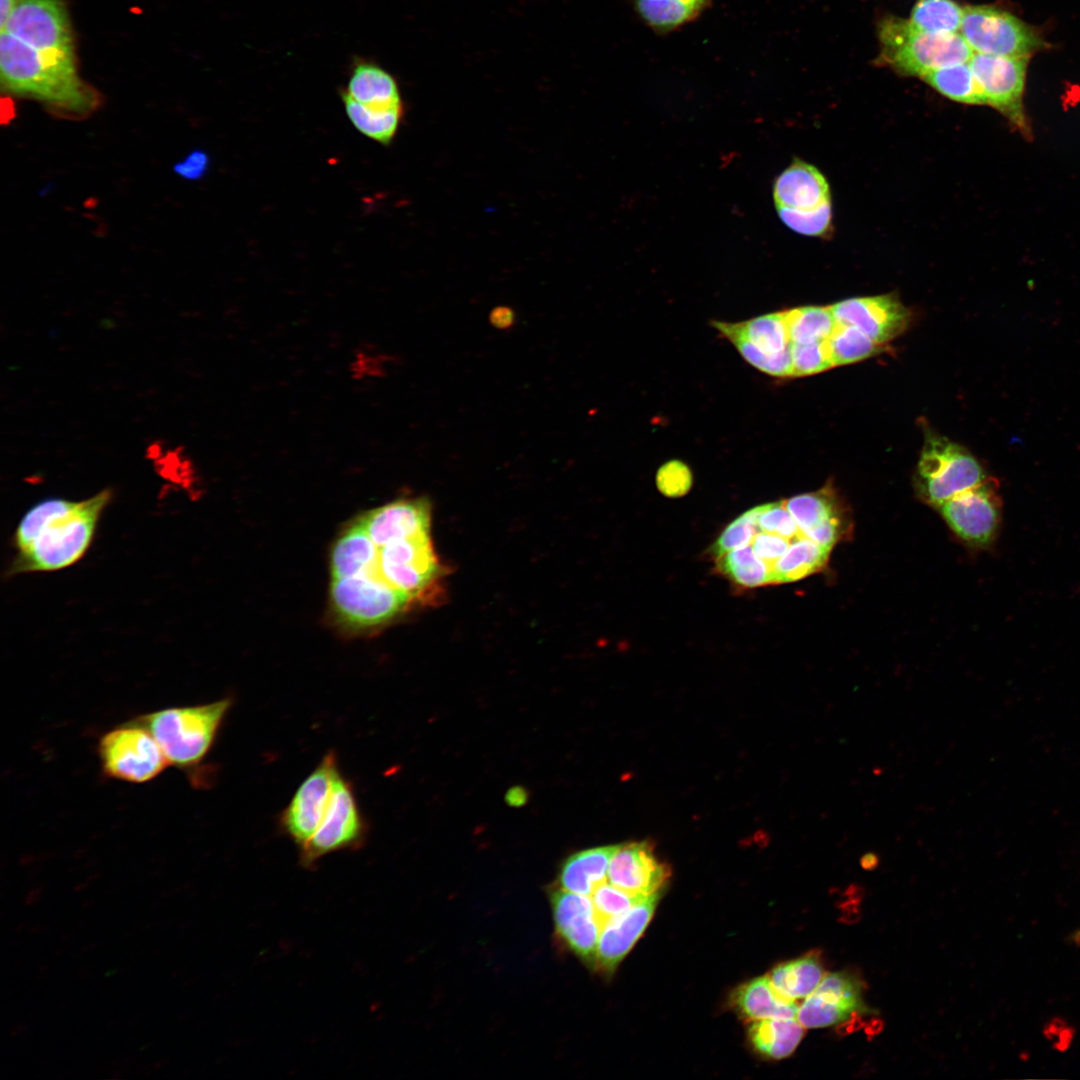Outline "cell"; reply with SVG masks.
<instances>
[{
	"instance_id": "be15d7a7",
	"label": "cell",
	"mask_w": 1080,
	"mask_h": 1080,
	"mask_svg": "<svg viewBox=\"0 0 1080 1080\" xmlns=\"http://www.w3.org/2000/svg\"><path fill=\"white\" fill-rule=\"evenodd\" d=\"M64 951H65V949H61V950H58L57 952H55V955H60V954H62V953H63Z\"/></svg>"
},
{
	"instance_id": "8d00e7d4",
	"label": "cell",
	"mask_w": 1080,
	"mask_h": 1080,
	"mask_svg": "<svg viewBox=\"0 0 1080 1080\" xmlns=\"http://www.w3.org/2000/svg\"><path fill=\"white\" fill-rule=\"evenodd\" d=\"M963 10L954 0H918L908 20L924 32L954 34L959 33Z\"/></svg>"
},
{
	"instance_id": "4fadbf2b",
	"label": "cell",
	"mask_w": 1080,
	"mask_h": 1080,
	"mask_svg": "<svg viewBox=\"0 0 1080 1080\" xmlns=\"http://www.w3.org/2000/svg\"><path fill=\"white\" fill-rule=\"evenodd\" d=\"M938 510L950 529L971 546H989L998 533L1001 502L991 480L957 494Z\"/></svg>"
},
{
	"instance_id": "7402d4cb",
	"label": "cell",
	"mask_w": 1080,
	"mask_h": 1080,
	"mask_svg": "<svg viewBox=\"0 0 1080 1080\" xmlns=\"http://www.w3.org/2000/svg\"><path fill=\"white\" fill-rule=\"evenodd\" d=\"M619 845L581 850L569 856L558 875L560 888L582 894H592L595 887L606 881L610 860Z\"/></svg>"
},
{
	"instance_id": "4dcf8cb0",
	"label": "cell",
	"mask_w": 1080,
	"mask_h": 1080,
	"mask_svg": "<svg viewBox=\"0 0 1080 1080\" xmlns=\"http://www.w3.org/2000/svg\"><path fill=\"white\" fill-rule=\"evenodd\" d=\"M831 550L800 535L792 540L786 552L773 564V584L790 583L822 570Z\"/></svg>"
},
{
	"instance_id": "6125c7cd",
	"label": "cell",
	"mask_w": 1080,
	"mask_h": 1080,
	"mask_svg": "<svg viewBox=\"0 0 1080 1080\" xmlns=\"http://www.w3.org/2000/svg\"><path fill=\"white\" fill-rule=\"evenodd\" d=\"M1074 939H1076L1077 941H1079V942H1080V930H1078V931H1077V932L1075 933V935H1074Z\"/></svg>"
},
{
	"instance_id": "2e32d148",
	"label": "cell",
	"mask_w": 1080,
	"mask_h": 1080,
	"mask_svg": "<svg viewBox=\"0 0 1080 1080\" xmlns=\"http://www.w3.org/2000/svg\"><path fill=\"white\" fill-rule=\"evenodd\" d=\"M555 933L561 944L594 968L601 926L592 899L563 888L549 892Z\"/></svg>"
},
{
	"instance_id": "9f6ffc18",
	"label": "cell",
	"mask_w": 1080,
	"mask_h": 1080,
	"mask_svg": "<svg viewBox=\"0 0 1080 1080\" xmlns=\"http://www.w3.org/2000/svg\"><path fill=\"white\" fill-rule=\"evenodd\" d=\"M95 902L96 901L94 899H90V900H87V901L83 902L81 906H82V908H89V907L93 906L95 904Z\"/></svg>"
},
{
	"instance_id": "d590c367",
	"label": "cell",
	"mask_w": 1080,
	"mask_h": 1080,
	"mask_svg": "<svg viewBox=\"0 0 1080 1080\" xmlns=\"http://www.w3.org/2000/svg\"><path fill=\"white\" fill-rule=\"evenodd\" d=\"M732 325L767 355H776L791 345L783 311L732 323Z\"/></svg>"
},
{
	"instance_id": "30bf717a",
	"label": "cell",
	"mask_w": 1080,
	"mask_h": 1080,
	"mask_svg": "<svg viewBox=\"0 0 1080 1080\" xmlns=\"http://www.w3.org/2000/svg\"><path fill=\"white\" fill-rule=\"evenodd\" d=\"M376 570L380 579L411 600H424L440 576L441 567L427 534L378 547Z\"/></svg>"
},
{
	"instance_id": "277c9868",
	"label": "cell",
	"mask_w": 1080,
	"mask_h": 1080,
	"mask_svg": "<svg viewBox=\"0 0 1080 1080\" xmlns=\"http://www.w3.org/2000/svg\"><path fill=\"white\" fill-rule=\"evenodd\" d=\"M878 35L881 59L904 75L922 77L941 67L969 62L974 54L959 33L924 32L896 16L881 20Z\"/></svg>"
},
{
	"instance_id": "4316f807",
	"label": "cell",
	"mask_w": 1080,
	"mask_h": 1080,
	"mask_svg": "<svg viewBox=\"0 0 1080 1080\" xmlns=\"http://www.w3.org/2000/svg\"><path fill=\"white\" fill-rule=\"evenodd\" d=\"M783 502L801 534L831 520L850 516L847 505L830 484Z\"/></svg>"
},
{
	"instance_id": "d4e9b609",
	"label": "cell",
	"mask_w": 1080,
	"mask_h": 1080,
	"mask_svg": "<svg viewBox=\"0 0 1080 1080\" xmlns=\"http://www.w3.org/2000/svg\"><path fill=\"white\" fill-rule=\"evenodd\" d=\"M826 975L816 951L776 966L767 976L776 992L795 1002L812 994Z\"/></svg>"
},
{
	"instance_id": "8992f818",
	"label": "cell",
	"mask_w": 1080,
	"mask_h": 1080,
	"mask_svg": "<svg viewBox=\"0 0 1080 1080\" xmlns=\"http://www.w3.org/2000/svg\"><path fill=\"white\" fill-rule=\"evenodd\" d=\"M103 775L128 783H146L170 764L152 733L136 720L101 736L97 746Z\"/></svg>"
},
{
	"instance_id": "7bdbcfd3",
	"label": "cell",
	"mask_w": 1080,
	"mask_h": 1080,
	"mask_svg": "<svg viewBox=\"0 0 1080 1080\" xmlns=\"http://www.w3.org/2000/svg\"><path fill=\"white\" fill-rule=\"evenodd\" d=\"M693 484V474L690 467L680 460H670L657 470V489L666 497L679 498L685 496Z\"/></svg>"
},
{
	"instance_id": "7dc6e473",
	"label": "cell",
	"mask_w": 1080,
	"mask_h": 1080,
	"mask_svg": "<svg viewBox=\"0 0 1080 1080\" xmlns=\"http://www.w3.org/2000/svg\"><path fill=\"white\" fill-rule=\"evenodd\" d=\"M489 321L497 329L511 328L515 323V312L508 306H497L490 312Z\"/></svg>"
},
{
	"instance_id": "9a60e30c",
	"label": "cell",
	"mask_w": 1080,
	"mask_h": 1080,
	"mask_svg": "<svg viewBox=\"0 0 1080 1080\" xmlns=\"http://www.w3.org/2000/svg\"><path fill=\"white\" fill-rule=\"evenodd\" d=\"M864 983L848 971L827 973L816 990L798 1005L797 1020L805 1028H821L866 1013Z\"/></svg>"
},
{
	"instance_id": "74e56055",
	"label": "cell",
	"mask_w": 1080,
	"mask_h": 1080,
	"mask_svg": "<svg viewBox=\"0 0 1080 1080\" xmlns=\"http://www.w3.org/2000/svg\"><path fill=\"white\" fill-rule=\"evenodd\" d=\"M834 366L864 360L879 352V344L854 326L837 324L827 339Z\"/></svg>"
},
{
	"instance_id": "5bb4252c",
	"label": "cell",
	"mask_w": 1080,
	"mask_h": 1080,
	"mask_svg": "<svg viewBox=\"0 0 1080 1080\" xmlns=\"http://www.w3.org/2000/svg\"><path fill=\"white\" fill-rule=\"evenodd\" d=\"M336 753H326L300 784L280 816L283 832L300 848L316 832L330 801L333 780L339 771Z\"/></svg>"
},
{
	"instance_id": "11a10c76",
	"label": "cell",
	"mask_w": 1080,
	"mask_h": 1080,
	"mask_svg": "<svg viewBox=\"0 0 1080 1080\" xmlns=\"http://www.w3.org/2000/svg\"><path fill=\"white\" fill-rule=\"evenodd\" d=\"M168 1062H169V1059H168V1058H163V1059H161V1060L157 1061V1062H156V1063H155V1064L153 1065V1069H160V1068H162L163 1066H165V1065H166V1064H167Z\"/></svg>"
},
{
	"instance_id": "e0dca14e",
	"label": "cell",
	"mask_w": 1080,
	"mask_h": 1080,
	"mask_svg": "<svg viewBox=\"0 0 1080 1080\" xmlns=\"http://www.w3.org/2000/svg\"><path fill=\"white\" fill-rule=\"evenodd\" d=\"M830 309L837 324L854 326L879 345L901 334L910 320L907 308L891 295L850 298Z\"/></svg>"
},
{
	"instance_id": "f907efd6",
	"label": "cell",
	"mask_w": 1080,
	"mask_h": 1080,
	"mask_svg": "<svg viewBox=\"0 0 1080 1080\" xmlns=\"http://www.w3.org/2000/svg\"><path fill=\"white\" fill-rule=\"evenodd\" d=\"M861 867L865 870H874L879 865V857L875 853H866L860 859Z\"/></svg>"
},
{
	"instance_id": "e575fe53",
	"label": "cell",
	"mask_w": 1080,
	"mask_h": 1080,
	"mask_svg": "<svg viewBox=\"0 0 1080 1080\" xmlns=\"http://www.w3.org/2000/svg\"><path fill=\"white\" fill-rule=\"evenodd\" d=\"M712 324L753 367L771 376L793 377L791 345L776 355H767L739 333L732 323L713 321Z\"/></svg>"
},
{
	"instance_id": "f35d334b",
	"label": "cell",
	"mask_w": 1080,
	"mask_h": 1080,
	"mask_svg": "<svg viewBox=\"0 0 1080 1080\" xmlns=\"http://www.w3.org/2000/svg\"><path fill=\"white\" fill-rule=\"evenodd\" d=\"M763 509V505L755 506L742 513L716 538L708 549V554L715 560L722 555L750 544L757 528V519Z\"/></svg>"
},
{
	"instance_id": "94428289",
	"label": "cell",
	"mask_w": 1080,
	"mask_h": 1080,
	"mask_svg": "<svg viewBox=\"0 0 1080 1080\" xmlns=\"http://www.w3.org/2000/svg\"><path fill=\"white\" fill-rule=\"evenodd\" d=\"M86 886H87L86 884H80V885H78V886H76V887L74 888V891H80V890H83L84 888H86Z\"/></svg>"
},
{
	"instance_id": "8fae6325",
	"label": "cell",
	"mask_w": 1080,
	"mask_h": 1080,
	"mask_svg": "<svg viewBox=\"0 0 1080 1080\" xmlns=\"http://www.w3.org/2000/svg\"><path fill=\"white\" fill-rule=\"evenodd\" d=\"M1027 57H1003L974 53L970 67L988 104L1000 111L1022 134L1030 128L1023 106Z\"/></svg>"
},
{
	"instance_id": "ffe728a7",
	"label": "cell",
	"mask_w": 1080,
	"mask_h": 1080,
	"mask_svg": "<svg viewBox=\"0 0 1080 1080\" xmlns=\"http://www.w3.org/2000/svg\"><path fill=\"white\" fill-rule=\"evenodd\" d=\"M661 891L646 896L601 929L594 969L611 976L650 922Z\"/></svg>"
},
{
	"instance_id": "f1b7e54d",
	"label": "cell",
	"mask_w": 1080,
	"mask_h": 1080,
	"mask_svg": "<svg viewBox=\"0 0 1080 1080\" xmlns=\"http://www.w3.org/2000/svg\"><path fill=\"white\" fill-rule=\"evenodd\" d=\"M712 0H632L640 19L654 32L666 34L695 20Z\"/></svg>"
},
{
	"instance_id": "db71d44e",
	"label": "cell",
	"mask_w": 1080,
	"mask_h": 1080,
	"mask_svg": "<svg viewBox=\"0 0 1080 1080\" xmlns=\"http://www.w3.org/2000/svg\"><path fill=\"white\" fill-rule=\"evenodd\" d=\"M47 930H48V927L45 926V925H34V926L29 927V931L31 933H35V934L36 933H45Z\"/></svg>"
},
{
	"instance_id": "f5cc1de1",
	"label": "cell",
	"mask_w": 1080,
	"mask_h": 1080,
	"mask_svg": "<svg viewBox=\"0 0 1080 1080\" xmlns=\"http://www.w3.org/2000/svg\"><path fill=\"white\" fill-rule=\"evenodd\" d=\"M27 1028H28V1026L26 1024H23V1023L16 1024V1025H14L13 1027L10 1028L9 1035L12 1036V1037L16 1036V1035H18L20 1033L25 1032L27 1030Z\"/></svg>"
},
{
	"instance_id": "d6a6232c",
	"label": "cell",
	"mask_w": 1080,
	"mask_h": 1080,
	"mask_svg": "<svg viewBox=\"0 0 1080 1080\" xmlns=\"http://www.w3.org/2000/svg\"><path fill=\"white\" fill-rule=\"evenodd\" d=\"M921 78L939 93L954 101L985 105V99L969 62L941 67Z\"/></svg>"
},
{
	"instance_id": "83f0119b",
	"label": "cell",
	"mask_w": 1080,
	"mask_h": 1080,
	"mask_svg": "<svg viewBox=\"0 0 1080 1080\" xmlns=\"http://www.w3.org/2000/svg\"><path fill=\"white\" fill-rule=\"evenodd\" d=\"M805 1033V1027L797 1018H767L752 1021L748 1036L752 1046L761 1055L772 1059L790 1056Z\"/></svg>"
},
{
	"instance_id": "7a4b0ae2",
	"label": "cell",
	"mask_w": 1080,
	"mask_h": 1080,
	"mask_svg": "<svg viewBox=\"0 0 1080 1080\" xmlns=\"http://www.w3.org/2000/svg\"><path fill=\"white\" fill-rule=\"evenodd\" d=\"M0 71L8 92L37 100L61 117H86L100 103L97 91L79 77L75 56L34 49L4 31Z\"/></svg>"
},
{
	"instance_id": "3957f363",
	"label": "cell",
	"mask_w": 1080,
	"mask_h": 1080,
	"mask_svg": "<svg viewBox=\"0 0 1080 1080\" xmlns=\"http://www.w3.org/2000/svg\"><path fill=\"white\" fill-rule=\"evenodd\" d=\"M232 706L231 698L160 709L135 719L154 736L170 765L201 785L206 759Z\"/></svg>"
},
{
	"instance_id": "5b68a950",
	"label": "cell",
	"mask_w": 1080,
	"mask_h": 1080,
	"mask_svg": "<svg viewBox=\"0 0 1080 1080\" xmlns=\"http://www.w3.org/2000/svg\"><path fill=\"white\" fill-rule=\"evenodd\" d=\"M986 480L983 467L967 449L946 437L927 435L915 477L918 495L924 502L938 508Z\"/></svg>"
},
{
	"instance_id": "c3c4849f",
	"label": "cell",
	"mask_w": 1080,
	"mask_h": 1080,
	"mask_svg": "<svg viewBox=\"0 0 1080 1080\" xmlns=\"http://www.w3.org/2000/svg\"><path fill=\"white\" fill-rule=\"evenodd\" d=\"M527 800V793L520 787L512 788L506 795V801L511 806H521Z\"/></svg>"
},
{
	"instance_id": "ba28073f",
	"label": "cell",
	"mask_w": 1080,
	"mask_h": 1080,
	"mask_svg": "<svg viewBox=\"0 0 1080 1080\" xmlns=\"http://www.w3.org/2000/svg\"><path fill=\"white\" fill-rule=\"evenodd\" d=\"M959 34L974 53L985 55L1029 58L1044 46L1032 26L989 5L965 6Z\"/></svg>"
},
{
	"instance_id": "cb8c5ba5",
	"label": "cell",
	"mask_w": 1080,
	"mask_h": 1080,
	"mask_svg": "<svg viewBox=\"0 0 1080 1080\" xmlns=\"http://www.w3.org/2000/svg\"><path fill=\"white\" fill-rule=\"evenodd\" d=\"M378 559V547L359 521L346 529L335 542L330 556L332 578L370 572Z\"/></svg>"
},
{
	"instance_id": "6da1fadb",
	"label": "cell",
	"mask_w": 1080,
	"mask_h": 1080,
	"mask_svg": "<svg viewBox=\"0 0 1080 1080\" xmlns=\"http://www.w3.org/2000/svg\"><path fill=\"white\" fill-rule=\"evenodd\" d=\"M111 498L112 491L103 489L80 501L47 498L33 505L16 526L7 574L52 572L77 563L91 546Z\"/></svg>"
},
{
	"instance_id": "ac0fdd59",
	"label": "cell",
	"mask_w": 1080,
	"mask_h": 1080,
	"mask_svg": "<svg viewBox=\"0 0 1080 1080\" xmlns=\"http://www.w3.org/2000/svg\"><path fill=\"white\" fill-rule=\"evenodd\" d=\"M670 875V868L659 861L648 841L619 845L607 872L609 883L643 896L661 891Z\"/></svg>"
},
{
	"instance_id": "1f68e13d",
	"label": "cell",
	"mask_w": 1080,
	"mask_h": 1080,
	"mask_svg": "<svg viewBox=\"0 0 1080 1080\" xmlns=\"http://www.w3.org/2000/svg\"><path fill=\"white\" fill-rule=\"evenodd\" d=\"M716 570L741 588L773 584L772 566L751 547L738 548L717 558Z\"/></svg>"
},
{
	"instance_id": "7c38bea8",
	"label": "cell",
	"mask_w": 1080,
	"mask_h": 1080,
	"mask_svg": "<svg viewBox=\"0 0 1080 1080\" xmlns=\"http://www.w3.org/2000/svg\"><path fill=\"white\" fill-rule=\"evenodd\" d=\"M1 31L34 49L75 56L71 25L62 0H18Z\"/></svg>"
},
{
	"instance_id": "681fc988",
	"label": "cell",
	"mask_w": 1080,
	"mask_h": 1080,
	"mask_svg": "<svg viewBox=\"0 0 1080 1080\" xmlns=\"http://www.w3.org/2000/svg\"><path fill=\"white\" fill-rule=\"evenodd\" d=\"M17 1L18 0H0V29L5 26Z\"/></svg>"
},
{
	"instance_id": "816d5d0a",
	"label": "cell",
	"mask_w": 1080,
	"mask_h": 1080,
	"mask_svg": "<svg viewBox=\"0 0 1080 1080\" xmlns=\"http://www.w3.org/2000/svg\"><path fill=\"white\" fill-rule=\"evenodd\" d=\"M41 887L32 888L25 897L24 903L27 906L34 905L40 900Z\"/></svg>"
},
{
	"instance_id": "f6af8a7d",
	"label": "cell",
	"mask_w": 1080,
	"mask_h": 1080,
	"mask_svg": "<svg viewBox=\"0 0 1080 1080\" xmlns=\"http://www.w3.org/2000/svg\"><path fill=\"white\" fill-rule=\"evenodd\" d=\"M790 542L777 534L760 531L752 541V548L759 558L773 566L786 552Z\"/></svg>"
},
{
	"instance_id": "60d3db41",
	"label": "cell",
	"mask_w": 1080,
	"mask_h": 1080,
	"mask_svg": "<svg viewBox=\"0 0 1080 1080\" xmlns=\"http://www.w3.org/2000/svg\"><path fill=\"white\" fill-rule=\"evenodd\" d=\"M777 211L786 226L803 235H823L831 224V201L810 210L777 208Z\"/></svg>"
},
{
	"instance_id": "603a6c76",
	"label": "cell",
	"mask_w": 1080,
	"mask_h": 1080,
	"mask_svg": "<svg viewBox=\"0 0 1080 1080\" xmlns=\"http://www.w3.org/2000/svg\"><path fill=\"white\" fill-rule=\"evenodd\" d=\"M731 1004L745 1019L756 1021L767 1018L796 1017L798 1005L780 996L769 978L758 977L737 987L731 995Z\"/></svg>"
},
{
	"instance_id": "f546056e",
	"label": "cell",
	"mask_w": 1080,
	"mask_h": 1080,
	"mask_svg": "<svg viewBox=\"0 0 1080 1080\" xmlns=\"http://www.w3.org/2000/svg\"><path fill=\"white\" fill-rule=\"evenodd\" d=\"M341 98L349 120L361 134L382 145L391 143L403 118V103L390 106L365 105L343 92Z\"/></svg>"
},
{
	"instance_id": "d6986e66",
	"label": "cell",
	"mask_w": 1080,
	"mask_h": 1080,
	"mask_svg": "<svg viewBox=\"0 0 1080 1080\" xmlns=\"http://www.w3.org/2000/svg\"><path fill=\"white\" fill-rule=\"evenodd\" d=\"M358 521L373 543L381 547L430 534L431 503L426 497L398 499L367 512Z\"/></svg>"
},
{
	"instance_id": "484cf974",
	"label": "cell",
	"mask_w": 1080,
	"mask_h": 1080,
	"mask_svg": "<svg viewBox=\"0 0 1080 1080\" xmlns=\"http://www.w3.org/2000/svg\"><path fill=\"white\" fill-rule=\"evenodd\" d=\"M342 92L365 105L390 106L402 103L394 77L379 65L364 60L354 63L347 87Z\"/></svg>"
},
{
	"instance_id": "ee69618b",
	"label": "cell",
	"mask_w": 1080,
	"mask_h": 1080,
	"mask_svg": "<svg viewBox=\"0 0 1080 1080\" xmlns=\"http://www.w3.org/2000/svg\"><path fill=\"white\" fill-rule=\"evenodd\" d=\"M757 527L760 531L777 534L789 541L801 535L799 527L783 501L763 504V509L757 519Z\"/></svg>"
},
{
	"instance_id": "52a82bcc",
	"label": "cell",
	"mask_w": 1080,
	"mask_h": 1080,
	"mask_svg": "<svg viewBox=\"0 0 1080 1080\" xmlns=\"http://www.w3.org/2000/svg\"><path fill=\"white\" fill-rule=\"evenodd\" d=\"M330 600L341 623L350 628L365 629L392 620L408 606L411 598L372 572H365L332 578Z\"/></svg>"
},
{
	"instance_id": "9c48e42d",
	"label": "cell",
	"mask_w": 1080,
	"mask_h": 1080,
	"mask_svg": "<svg viewBox=\"0 0 1080 1080\" xmlns=\"http://www.w3.org/2000/svg\"><path fill=\"white\" fill-rule=\"evenodd\" d=\"M367 832L368 825L353 786L339 770L334 777L330 801L319 827L299 848L300 864L312 868L327 854L358 849L365 842Z\"/></svg>"
},
{
	"instance_id": "6f0895ef",
	"label": "cell",
	"mask_w": 1080,
	"mask_h": 1080,
	"mask_svg": "<svg viewBox=\"0 0 1080 1080\" xmlns=\"http://www.w3.org/2000/svg\"><path fill=\"white\" fill-rule=\"evenodd\" d=\"M28 927V922H21L17 925L16 931L20 932Z\"/></svg>"
},
{
	"instance_id": "91938a15",
	"label": "cell",
	"mask_w": 1080,
	"mask_h": 1080,
	"mask_svg": "<svg viewBox=\"0 0 1080 1080\" xmlns=\"http://www.w3.org/2000/svg\"><path fill=\"white\" fill-rule=\"evenodd\" d=\"M72 935H73V933H72V932H68V933H66V934H63V935L61 936V940H64V941H65V940H67V939L71 938V936H72Z\"/></svg>"
},
{
	"instance_id": "836d02e7",
	"label": "cell",
	"mask_w": 1080,
	"mask_h": 1080,
	"mask_svg": "<svg viewBox=\"0 0 1080 1080\" xmlns=\"http://www.w3.org/2000/svg\"><path fill=\"white\" fill-rule=\"evenodd\" d=\"M783 313L791 343L825 341L837 326L830 306H803L783 311Z\"/></svg>"
},
{
	"instance_id": "bcb514c9",
	"label": "cell",
	"mask_w": 1080,
	"mask_h": 1080,
	"mask_svg": "<svg viewBox=\"0 0 1080 1080\" xmlns=\"http://www.w3.org/2000/svg\"><path fill=\"white\" fill-rule=\"evenodd\" d=\"M209 157L206 152L195 150L189 153L182 161L178 162L175 172L189 180L201 178L207 172Z\"/></svg>"
},
{
	"instance_id": "ab89813d",
	"label": "cell",
	"mask_w": 1080,
	"mask_h": 1080,
	"mask_svg": "<svg viewBox=\"0 0 1080 1080\" xmlns=\"http://www.w3.org/2000/svg\"><path fill=\"white\" fill-rule=\"evenodd\" d=\"M645 897L627 892L606 881L598 884L592 892V902L601 929L607 922L623 914Z\"/></svg>"
},
{
	"instance_id": "b9f144b4",
	"label": "cell",
	"mask_w": 1080,
	"mask_h": 1080,
	"mask_svg": "<svg viewBox=\"0 0 1080 1080\" xmlns=\"http://www.w3.org/2000/svg\"><path fill=\"white\" fill-rule=\"evenodd\" d=\"M793 377L810 376L835 367L827 340L813 343H791Z\"/></svg>"
},
{
	"instance_id": "44dd1931",
	"label": "cell",
	"mask_w": 1080,
	"mask_h": 1080,
	"mask_svg": "<svg viewBox=\"0 0 1080 1080\" xmlns=\"http://www.w3.org/2000/svg\"><path fill=\"white\" fill-rule=\"evenodd\" d=\"M773 197L777 208L810 210L830 202L823 174L814 166L796 161L776 179Z\"/></svg>"
},
{
	"instance_id": "680465c9",
	"label": "cell",
	"mask_w": 1080,
	"mask_h": 1080,
	"mask_svg": "<svg viewBox=\"0 0 1080 1080\" xmlns=\"http://www.w3.org/2000/svg\"><path fill=\"white\" fill-rule=\"evenodd\" d=\"M96 945H97V943H91L90 945H86V946H84L82 948V951L90 950V949L94 948Z\"/></svg>"
}]
</instances>
